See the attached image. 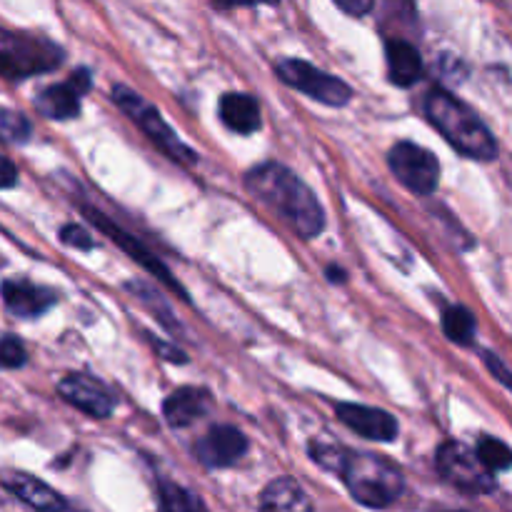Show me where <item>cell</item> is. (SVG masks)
<instances>
[{"label": "cell", "instance_id": "6da1fadb", "mask_svg": "<svg viewBox=\"0 0 512 512\" xmlns=\"http://www.w3.org/2000/svg\"><path fill=\"white\" fill-rule=\"evenodd\" d=\"M245 185H248L255 198L270 205L278 215H283L285 223L300 238L310 240L323 233L325 213L320 208L318 198L290 168L280 163L255 165L245 175Z\"/></svg>", "mask_w": 512, "mask_h": 512}, {"label": "cell", "instance_id": "7a4b0ae2", "mask_svg": "<svg viewBox=\"0 0 512 512\" xmlns=\"http://www.w3.org/2000/svg\"><path fill=\"white\" fill-rule=\"evenodd\" d=\"M423 110L430 123H433V128L440 130V135L455 150H460V153L473 160H485V163L495 160L498 143H495L490 128L470 105L455 98L453 93L443 88H433L425 95Z\"/></svg>", "mask_w": 512, "mask_h": 512}, {"label": "cell", "instance_id": "3957f363", "mask_svg": "<svg viewBox=\"0 0 512 512\" xmlns=\"http://www.w3.org/2000/svg\"><path fill=\"white\" fill-rule=\"evenodd\" d=\"M335 473L343 478L345 488L365 508H388L403 495V470L388 458L373 453H355L345 448Z\"/></svg>", "mask_w": 512, "mask_h": 512}, {"label": "cell", "instance_id": "277c9868", "mask_svg": "<svg viewBox=\"0 0 512 512\" xmlns=\"http://www.w3.org/2000/svg\"><path fill=\"white\" fill-rule=\"evenodd\" d=\"M0 60H3L5 78L18 80L28 78V75L55 70L63 63V50L45 38L3 30V38H0Z\"/></svg>", "mask_w": 512, "mask_h": 512}, {"label": "cell", "instance_id": "5b68a950", "mask_svg": "<svg viewBox=\"0 0 512 512\" xmlns=\"http://www.w3.org/2000/svg\"><path fill=\"white\" fill-rule=\"evenodd\" d=\"M113 100L120 110H125V113L135 120V125H138V128L143 130V133L148 135V138L153 140V143L158 145L165 155H170V158L178 160V163H188V165L198 163V155H195V150L188 148V145L180 140V135L175 133L168 123H165L163 115H160L158 110L148 103V100L140 98L135 90L125 88V85H115Z\"/></svg>", "mask_w": 512, "mask_h": 512}, {"label": "cell", "instance_id": "8992f818", "mask_svg": "<svg viewBox=\"0 0 512 512\" xmlns=\"http://www.w3.org/2000/svg\"><path fill=\"white\" fill-rule=\"evenodd\" d=\"M438 470L453 488L463 490L470 495H485L495 490V478L483 460L478 458L475 450H470L463 443H443L438 448Z\"/></svg>", "mask_w": 512, "mask_h": 512}, {"label": "cell", "instance_id": "52a82bcc", "mask_svg": "<svg viewBox=\"0 0 512 512\" xmlns=\"http://www.w3.org/2000/svg\"><path fill=\"white\" fill-rule=\"evenodd\" d=\"M275 70H278L280 80H283L285 85H290V88L300 90V93L310 95V98L320 100V103L325 105H335V108H340V105H345L350 98H353V88H350L345 80L335 78V75L330 73H323V70L305 63V60H298V58L280 60Z\"/></svg>", "mask_w": 512, "mask_h": 512}, {"label": "cell", "instance_id": "ba28073f", "mask_svg": "<svg viewBox=\"0 0 512 512\" xmlns=\"http://www.w3.org/2000/svg\"><path fill=\"white\" fill-rule=\"evenodd\" d=\"M388 165L393 170L395 178L415 195H430L435 193L440 180V163L430 150L420 148V145L410 143V140H400L390 148Z\"/></svg>", "mask_w": 512, "mask_h": 512}, {"label": "cell", "instance_id": "9c48e42d", "mask_svg": "<svg viewBox=\"0 0 512 512\" xmlns=\"http://www.w3.org/2000/svg\"><path fill=\"white\" fill-rule=\"evenodd\" d=\"M80 210H83V215L90 220V223L95 225V228L103 230V233L108 235V238L113 240V243L118 245V248H123L125 253H128L130 258L135 260V263L143 265V268L148 270L150 275H155V278H158L160 283L168 285V288L173 290V293H178V295H183V298H188V293H185V290H183V285L175 283L173 273H170V270L165 268L163 260L155 258V255L150 253V250L145 248V245L140 243L138 238H133V235H130V233H125V230L120 228V225H115L113 220L105 218L103 213H98V210L90 208V205H80Z\"/></svg>", "mask_w": 512, "mask_h": 512}, {"label": "cell", "instance_id": "30bf717a", "mask_svg": "<svg viewBox=\"0 0 512 512\" xmlns=\"http://www.w3.org/2000/svg\"><path fill=\"white\" fill-rule=\"evenodd\" d=\"M58 393L60 398L68 400L73 408L83 410L85 415L95 420L110 418L115 413V395L105 388L100 380L90 378V375H80V373H70L65 375L63 380L58 383Z\"/></svg>", "mask_w": 512, "mask_h": 512}, {"label": "cell", "instance_id": "8fae6325", "mask_svg": "<svg viewBox=\"0 0 512 512\" xmlns=\"http://www.w3.org/2000/svg\"><path fill=\"white\" fill-rule=\"evenodd\" d=\"M205 468H230L248 453V438L233 425H213L193 448Z\"/></svg>", "mask_w": 512, "mask_h": 512}, {"label": "cell", "instance_id": "7c38bea8", "mask_svg": "<svg viewBox=\"0 0 512 512\" xmlns=\"http://www.w3.org/2000/svg\"><path fill=\"white\" fill-rule=\"evenodd\" d=\"M335 413H338L340 423L348 425L353 433L375 440V443H393L398 438V420L390 413H385V410L365 408V405L355 403H340Z\"/></svg>", "mask_w": 512, "mask_h": 512}, {"label": "cell", "instance_id": "4fadbf2b", "mask_svg": "<svg viewBox=\"0 0 512 512\" xmlns=\"http://www.w3.org/2000/svg\"><path fill=\"white\" fill-rule=\"evenodd\" d=\"M3 300L5 310L15 318H40L48 313L55 303L58 295L43 285H33L30 280H5L3 283Z\"/></svg>", "mask_w": 512, "mask_h": 512}, {"label": "cell", "instance_id": "5bb4252c", "mask_svg": "<svg viewBox=\"0 0 512 512\" xmlns=\"http://www.w3.org/2000/svg\"><path fill=\"white\" fill-rule=\"evenodd\" d=\"M210 405H213V398L208 390L188 385V388H180L168 395V400L163 403V415L170 428H188L195 420L210 413Z\"/></svg>", "mask_w": 512, "mask_h": 512}, {"label": "cell", "instance_id": "9a60e30c", "mask_svg": "<svg viewBox=\"0 0 512 512\" xmlns=\"http://www.w3.org/2000/svg\"><path fill=\"white\" fill-rule=\"evenodd\" d=\"M5 488L15 495L18 500H23L25 505H30L38 512H65L68 503H65L63 495L55 493L50 485L40 483L33 475L25 473H5Z\"/></svg>", "mask_w": 512, "mask_h": 512}, {"label": "cell", "instance_id": "2e32d148", "mask_svg": "<svg viewBox=\"0 0 512 512\" xmlns=\"http://www.w3.org/2000/svg\"><path fill=\"white\" fill-rule=\"evenodd\" d=\"M220 120L225 123V128L240 135L255 133L263 125L258 100L248 93H225L220 98Z\"/></svg>", "mask_w": 512, "mask_h": 512}, {"label": "cell", "instance_id": "e0dca14e", "mask_svg": "<svg viewBox=\"0 0 512 512\" xmlns=\"http://www.w3.org/2000/svg\"><path fill=\"white\" fill-rule=\"evenodd\" d=\"M388 78L393 85L400 88H410L420 80L423 75V58H420V50L415 48L408 40H388Z\"/></svg>", "mask_w": 512, "mask_h": 512}, {"label": "cell", "instance_id": "ac0fdd59", "mask_svg": "<svg viewBox=\"0 0 512 512\" xmlns=\"http://www.w3.org/2000/svg\"><path fill=\"white\" fill-rule=\"evenodd\" d=\"M260 512H313V505L293 478H278L265 485Z\"/></svg>", "mask_w": 512, "mask_h": 512}, {"label": "cell", "instance_id": "d6986e66", "mask_svg": "<svg viewBox=\"0 0 512 512\" xmlns=\"http://www.w3.org/2000/svg\"><path fill=\"white\" fill-rule=\"evenodd\" d=\"M80 98H83V95H80L70 83L48 85V88L40 90L38 98H35V108H38L45 118L73 120L78 118L80 113Z\"/></svg>", "mask_w": 512, "mask_h": 512}, {"label": "cell", "instance_id": "ffe728a7", "mask_svg": "<svg viewBox=\"0 0 512 512\" xmlns=\"http://www.w3.org/2000/svg\"><path fill=\"white\" fill-rule=\"evenodd\" d=\"M443 333L448 335L453 343L458 345H470L478 333V325H475L473 313L463 305H453V308L445 310L443 315Z\"/></svg>", "mask_w": 512, "mask_h": 512}, {"label": "cell", "instance_id": "44dd1931", "mask_svg": "<svg viewBox=\"0 0 512 512\" xmlns=\"http://www.w3.org/2000/svg\"><path fill=\"white\" fill-rule=\"evenodd\" d=\"M475 453H478V458L483 460V465L490 470V473H498V470L512 468V450L503 443V440L483 435V438L478 440V448H475Z\"/></svg>", "mask_w": 512, "mask_h": 512}, {"label": "cell", "instance_id": "7402d4cb", "mask_svg": "<svg viewBox=\"0 0 512 512\" xmlns=\"http://www.w3.org/2000/svg\"><path fill=\"white\" fill-rule=\"evenodd\" d=\"M160 503H163V512H208L203 500L173 483L160 485Z\"/></svg>", "mask_w": 512, "mask_h": 512}, {"label": "cell", "instance_id": "603a6c76", "mask_svg": "<svg viewBox=\"0 0 512 512\" xmlns=\"http://www.w3.org/2000/svg\"><path fill=\"white\" fill-rule=\"evenodd\" d=\"M128 290H133V293L138 295V298H143V303L148 305V308L153 310V313L158 315L160 320H163V325H165V328H170V330H178V325L173 323L175 318H173V313H170V310H168V305H165V303H160V300H163V298H158V295H155L153 290H150V288H145L143 283H130V285H128Z\"/></svg>", "mask_w": 512, "mask_h": 512}, {"label": "cell", "instance_id": "cb8c5ba5", "mask_svg": "<svg viewBox=\"0 0 512 512\" xmlns=\"http://www.w3.org/2000/svg\"><path fill=\"white\" fill-rule=\"evenodd\" d=\"M0 125H3V138L8 140V143H25V140L30 138V133H33L28 120L20 113H13V110H3Z\"/></svg>", "mask_w": 512, "mask_h": 512}, {"label": "cell", "instance_id": "d4e9b609", "mask_svg": "<svg viewBox=\"0 0 512 512\" xmlns=\"http://www.w3.org/2000/svg\"><path fill=\"white\" fill-rule=\"evenodd\" d=\"M0 358H3V368L15 370L23 368L25 360H28V353H25L23 343L15 335H5L3 345H0Z\"/></svg>", "mask_w": 512, "mask_h": 512}, {"label": "cell", "instance_id": "484cf974", "mask_svg": "<svg viewBox=\"0 0 512 512\" xmlns=\"http://www.w3.org/2000/svg\"><path fill=\"white\" fill-rule=\"evenodd\" d=\"M60 240L70 248H78V250H93L95 243L88 233H85L80 225H63L60 228Z\"/></svg>", "mask_w": 512, "mask_h": 512}, {"label": "cell", "instance_id": "4316f807", "mask_svg": "<svg viewBox=\"0 0 512 512\" xmlns=\"http://www.w3.org/2000/svg\"><path fill=\"white\" fill-rule=\"evenodd\" d=\"M483 358H485V365H488L490 373H493L495 378H498L500 383H503L505 388L512 393V373L508 370V365H505L495 353H483Z\"/></svg>", "mask_w": 512, "mask_h": 512}, {"label": "cell", "instance_id": "83f0119b", "mask_svg": "<svg viewBox=\"0 0 512 512\" xmlns=\"http://www.w3.org/2000/svg\"><path fill=\"white\" fill-rule=\"evenodd\" d=\"M148 343L153 345V348H155V353H158V355H163V360H168V363H175V365H183V363H188V358H185V353H183V350L173 348V345H170V343H163V340L153 338V335H148Z\"/></svg>", "mask_w": 512, "mask_h": 512}, {"label": "cell", "instance_id": "f1b7e54d", "mask_svg": "<svg viewBox=\"0 0 512 512\" xmlns=\"http://www.w3.org/2000/svg\"><path fill=\"white\" fill-rule=\"evenodd\" d=\"M338 8L343 10V13L348 15H355V18H360V15H368L370 10H373V3L370 0H363V3H353V0H338Z\"/></svg>", "mask_w": 512, "mask_h": 512}, {"label": "cell", "instance_id": "f546056e", "mask_svg": "<svg viewBox=\"0 0 512 512\" xmlns=\"http://www.w3.org/2000/svg\"><path fill=\"white\" fill-rule=\"evenodd\" d=\"M68 83L73 85L75 90H78L80 95H85L90 90V70L88 68H78V70H73V75H70L68 78Z\"/></svg>", "mask_w": 512, "mask_h": 512}, {"label": "cell", "instance_id": "4dcf8cb0", "mask_svg": "<svg viewBox=\"0 0 512 512\" xmlns=\"http://www.w3.org/2000/svg\"><path fill=\"white\" fill-rule=\"evenodd\" d=\"M15 178H18V175H15L13 160L3 158V188H13Z\"/></svg>", "mask_w": 512, "mask_h": 512}, {"label": "cell", "instance_id": "1f68e13d", "mask_svg": "<svg viewBox=\"0 0 512 512\" xmlns=\"http://www.w3.org/2000/svg\"><path fill=\"white\" fill-rule=\"evenodd\" d=\"M325 275H328L330 283H333V285L345 283V270H340L338 265H328V270H325Z\"/></svg>", "mask_w": 512, "mask_h": 512}]
</instances>
